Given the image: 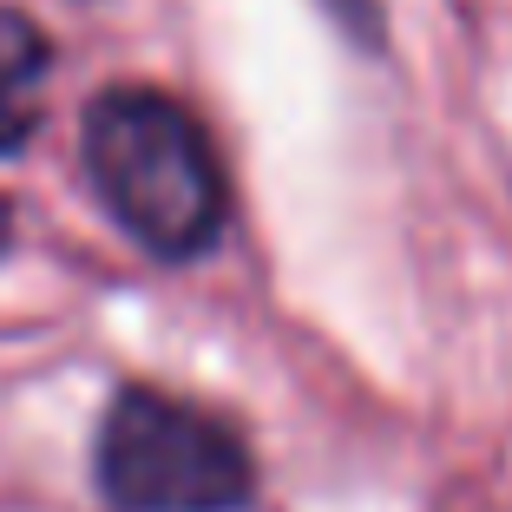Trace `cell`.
Masks as SVG:
<instances>
[{
  "label": "cell",
  "mask_w": 512,
  "mask_h": 512,
  "mask_svg": "<svg viewBox=\"0 0 512 512\" xmlns=\"http://www.w3.org/2000/svg\"><path fill=\"white\" fill-rule=\"evenodd\" d=\"M79 158L112 224L151 256H204L230 217L224 165L204 125L158 86H112L79 119Z\"/></svg>",
  "instance_id": "6da1fadb"
},
{
  "label": "cell",
  "mask_w": 512,
  "mask_h": 512,
  "mask_svg": "<svg viewBox=\"0 0 512 512\" xmlns=\"http://www.w3.org/2000/svg\"><path fill=\"white\" fill-rule=\"evenodd\" d=\"M92 473L112 512H243L256 493V460L237 427L158 388L112 394Z\"/></svg>",
  "instance_id": "7a4b0ae2"
},
{
  "label": "cell",
  "mask_w": 512,
  "mask_h": 512,
  "mask_svg": "<svg viewBox=\"0 0 512 512\" xmlns=\"http://www.w3.org/2000/svg\"><path fill=\"white\" fill-rule=\"evenodd\" d=\"M46 33L27 14H0V151H14L40 125V92H46Z\"/></svg>",
  "instance_id": "3957f363"
},
{
  "label": "cell",
  "mask_w": 512,
  "mask_h": 512,
  "mask_svg": "<svg viewBox=\"0 0 512 512\" xmlns=\"http://www.w3.org/2000/svg\"><path fill=\"white\" fill-rule=\"evenodd\" d=\"M335 20H342L348 33H362V40H381V7L375 0H322Z\"/></svg>",
  "instance_id": "277c9868"
},
{
  "label": "cell",
  "mask_w": 512,
  "mask_h": 512,
  "mask_svg": "<svg viewBox=\"0 0 512 512\" xmlns=\"http://www.w3.org/2000/svg\"><path fill=\"white\" fill-rule=\"evenodd\" d=\"M7 237H14V211H7V197H0V250H7Z\"/></svg>",
  "instance_id": "5b68a950"
}]
</instances>
